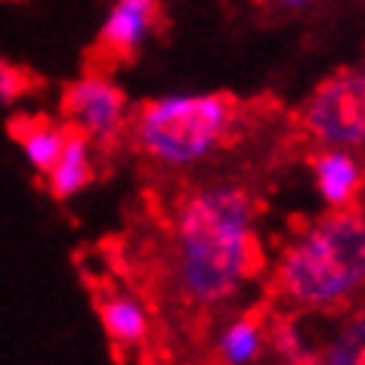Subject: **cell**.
<instances>
[{
    "instance_id": "6da1fadb",
    "label": "cell",
    "mask_w": 365,
    "mask_h": 365,
    "mask_svg": "<svg viewBox=\"0 0 365 365\" xmlns=\"http://www.w3.org/2000/svg\"><path fill=\"white\" fill-rule=\"evenodd\" d=\"M257 272L254 205L245 189L214 182L173 214V279L195 304L220 307Z\"/></svg>"
},
{
    "instance_id": "7a4b0ae2",
    "label": "cell",
    "mask_w": 365,
    "mask_h": 365,
    "mask_svg": "<svg viewBox=\"0 0 365 365\" xmlns=\"http://www.w3.org/2000/svg\"><path fill=\"white\" fill-rule=\"evenodd\" d=\"M365 285V217L334 211L313 223L279 260V288L297 307L325 309Z\"/></svg>"
},
{
    "instance_id": "3957f363",
    "label": "cell",
    "mask_w": 365,
    "mask_h": 365,
    "mask_svg": "<svg viewBox=\"0 0 365 365\" xmlns=\"http://www.w3.org/2000/svg\"><path fill=\"white\" fill-rule=\"evenodd\" d=\"M232 106L220 93H168L143 106L136 143L164 168H195L226 143Z\"/></svg>"
},
{
    "instance_id": "277c9868",
    "label": "cell",
    "mask_w": 365,
    "mask_h": 365,
    "mask_svg": "<svg viewBox=\"0 0 365 365\" xmlns=\"http://www.w3.org/2000/svg\"><path fill=\"white\" fill-rule=\"evenodd\" d=\"M304 127L322 145L365 149V68L328 78L304 106Z\"/></svg>"
},
{
    "instance_id": "5b68a950",
    "label": "cell",
    "mask_w": 365,
    "mask_h": 365,
    "mask_svg": "<svg viewBox=\"0 0 365 365\" xmlns=\"http://www.w3.org/2000/svg\"><path fill=\"white\" fill-rule=\"evenodd\" d=\"M66 115L90 143H112L124 130L127 99L112 81L87 75L66 90Z\"/></svg>"
},
{
    "instance_id": "8992f818",
    "label": "cell",
    "mask_w": 365,
    "mask_h": 365,
    "mask_svg": "<svg viewBox=\"0 0 365 365\" xmlns=\"http://www.w3.org/2000/svg\"><path fill=\"white\" fill-rule=\"evenodd\" d=\"M313 180H316V192L325 207H331V211H350L362 189L365 173H362L359 158L350 149L325 145V152L316 155V161H313Z\"/></svg>"
},
{
    "instance_id": "52a82bcc",
    "label": "cell",
    "mask_w": 365,
    "mask_h": 365,
    "mask_svg": "<svg viewBox=\"0 0 365 365\" xmlns=\"http://www.w3.org/2000/svg\"><path fill=\"white\" fill-rule=\"evenodd\" d=\"M155 6H158V0H118L106 16L99 41H103L108 50L121 53V56H130V53H136L149 41Z\"/></svg>"
},
{
    "instance_id": "ba28073f",
    "label": "cell",
    "mask_w": 365,
    "mask_h": 365,
    "mask_svg": "<svg viewBox=\"0 0 365 365\" xmlns=\"http://www.w3.org/2000/svg\"><path fill=\"white\" fill-rule=\"evenodd\" d=\"M93 180V164H90V140L84 133H68L56 164L47 170V182L53 198H75L84 192Z\"/></svg>"
},
{
    "instance_id": "9c48e42d",
    "label": "cell",
    "mask_w": 365,
    "mask_h": 365,
    "mask_svg": "<svg viewBox=\"0 0 365 365\" xmlns=\"http://www.w3.org/2000/svg\"><path fill=\"white\" fill-rule=\"evenodd\" d=\"M99 322L118 346H140L149 337V309L130 294H106L99 300Z\"/></svg>"
},
{
    "instance_id": "30bf717a",
    "label": "cell",
    "mask_w": 365,
    "mask_h": 365,
    "mask_svg": "<svg viewBox=\"0 0 365 365\" xmlns=\"http://www.w3.org/2000/svg\"><path fill=\"white\" fill-rule=\"evenodd\" d=\"M263 350H267V334H263L260 322H254L248 316L230 319L217 334V356L230 365L257 362Z\"/></svg>"
},
{
    "instance_id": "8fae6325",
    "label": "cell",
    "mask_w": 365,
    "mask_h": 365,
    "mask_svg": "<svg viewBox=\"0 0 365 365\" xmlns=\"http://www.w3.org/2000/svg\"><path fill=\"white\" fill-rule=\"evenodd\" d=\"M66 130L53 124H29L25 130H19V143H22V155L38 173H47L56 164L62 145H66Z\"/></svg>"
},
{
    "instance_id": "7c38bea8",
    "label": "cell",
    "mask_w": 365,
    "mask_h": 365,
    "mask_svg": "<svg viewBox=\"0 0 365 365\" xmlns=\"http://www.w3.org/2000/svg\"><path fill=\"white\" fill-rule=\"evenodd\" d=\"M325 362H331V365H359V362H365V316L353 319V322L344 328V334L328 346Z\"/></svg>"
},
{
    "instance_id": "4fadbf2b",
    "label": "cell",
    "mask_w": 365,
    "mask_h": 365,
    "mask_svg": "<svg viewBox=\"0 0 365 365\" xmlns=\"http://www.w3.org/2000/svg\"><path fill=\"white\" fill-rule=\"evenodd\" d=\"M272 350H276L282 359H291V362L304 359L307 356V341H304V334H300V328L282 325L279 331L272 334Z\"/></svg>"
},
{
    "instance_id": "5bb4252c",
    "label": "cell",
    "mask_w": 365,
    "mask_h": 365,
    "mask_svg": "<svg viewBox=\"0 0 365 365\" xmlns=\"http://www.w3.org/2000/svg\"><path fill=\"white\" fill-rule=\"evenodd\" d=\"M25 84H29V81H25L22 71L13 68L10 62L0 59V103H4V106L16 103V99L25 93Z\"/></svg>"
},
{
    "instance_id": "9a60e30c",
    "label": "cell",
    "mask_w": 365,
    "mask_h": 365,
    "mask_svg": "<svg viewBox=\"0 0 365 365\" xmlns=\"http://www.w3.org/2000/svg\"><path fill=\"white\" fill-rule=\"evenodd\" d=\"M282 4H285V6H291V10H297V6H307L309 0H282Z\"/></svg>"
}]
</instances>
